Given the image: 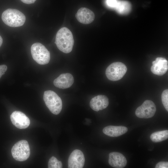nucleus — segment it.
<instances>
[{
	"label": "nucleus",
	"mask_w": 168,
	"mask_h": 168,
	"mask_svg": "<svg viewBox=\"0 0 168 168\" xmlns=\"http://www.w3.org/2000/svg\"><path fill=\"white\" fill-rule=\"evenodd\" d=\"M55 43L61 51L67 54L70 53L74 44L72 32L67 27L61 28L57 33Z\"/></svg>",
	"instance_id": "1"
},
{
	"label": "nucleus",
	"mask_w": 168,
	"mask_h": 168,
	"mask_svg": "<svg viewBox=\"0 0 168 168\" xmlns=\"http://www.w3.org/2000/svg\"><path fill=\"white\" fill-rule=\"evenodd\" d=\"M2 19L7 26L11 27H17L24 25L26 17L24 14L19 10L9 8L3 12Z\"/></svg>",
	"instance_id": "2"
},
{
	"label": "nucleus",
	"mask_w": 168,
	"mask_h": 168,
	"mask_svg": "<svg viewBox=\"0 0 168 168\" xmlns=\"http://www.w3.org/2000/svg\"><path fill=\"white\" fill-rule=\"evenodd\" d=\"M43 99L46 106L52 113L57 115L60 112L62 107V101L55 92L51 90L45 91Z\"/></svg>",
	"instance_id": "3"
},
{
	"label": "nucleus",
	"mask_w": 168,
	"mask_h": 168,
	"mask_svg": "<svg viewBox=\"0 0 168 168\" xmlns=\"http://www.w3.org/2000/svg\"><path fill=\"white\" fill-rule=\"evenodd\" d=\"M31 53L33 59L40 64H47L50 61L49 52L40 43L33 44L31 47Z\"/></svg>",
	"instance_id": "4"
},
{
	"label": "nucleus",
	"mask_w": 168,
	"mask_h": 168,
	"mask_svg": "<svg viewBox=\"0 0 168 168\" xmlns=\"http://www.w3.org/2000/svg\"><path fill=\"white\" fill-rule=\"evenodd\" d=\"M11 153L13 158L16 161H22L27 159L30 154V150L28 142L21 140L13 146Z\"/></svg>",
	"instance_id": "5"
},
{
	"label": "nucleus",
	"mask_w": 168,
	"mask_h": 168,
	"mask_svg": "<svg viewBox=\"0 0 168 168\" xmlns=\"http://www.w3.org/2000/svg\"><path fill=\"white\" fill-rule=\"evenodd\" d=\"M127 70L126 66L120 62H115L111 64L107 68L106 75L109 80L115 81L121 79Z\"/></svg>",
	"instance_id": "6"
},
{
	"label": "nucleus",
	"mask_w": 168,
	"mask_h": 168,
	"mask_svg": "<svg viewBox=\"0 0 168 168\" xmlns=\"http://www.w3.org/2000/svg\"><path fill=\"white\" fill-rule=\"evenodd\" d=\"M156 111V107L154 102L147 100L136 109L135 114L139 118L148 119L152 117Z\"/></svg>",
	"instance_id": "7"
},
{
	"label": "nucleus",
	"mask_w": 168,
	"mask_h": 168,
	"mask_svg": "<svg viewBox=\"0 0 168 168\" xmlns=\"http://www.w3.org/2000/svg\"><path fill=\"white\" fill-rule=\"evenodd\" d=\"M10 119L12 124L19 129L26 128L30 124L29 118L20 111H16L12 112L10 115Z\"/></svg>",
	"instance_id": "8"
},
{
	"label": "nucleus",
	"mask_w": 168,
	"mask_h": 168,
	"mask_svg": "<svg viewBox=\"0 0 168 168\" xmlns=\"http://www.w3.org/2000/svg\"><path fill=\"white\" fill-rule=\"evenodd\" d=\"M85 157L83 152L80 150H74L70 154L68 161L69 168H82L85 163Z\"/></svg>",
	"instance_id": "9"
},
{
	"label": "nucleus",
	"mask_w": 168,
	"mask_h": 168,
	"mask_svg": "<svg viewBox=\"0 0 168 168\" xmlns=\"http://www.w3.org/2000/svg\"><path fill=\"white\" fill-rule=\"evenodd\" d=\"M151 70L155 75L162 76L165 74L168 69V63L166 59L162 57L157 58L152 63Z\"/></svg>",
	"instance_id": "10"
},
{
	"label": "nucleus",
	"mask_w": 168,
	"mask_h": 168,
	"mask_svg": "<svg viewBox=\"0 0 168 168\" xmlns=\"http://www.w3.org/2000/svg\"><path fill=\"white\" fill-rule=\"evenodd\" d=\"M72 75L69 73L60 74L54 81V84L56 87L64 89L71 87L74 82Z\"/></svg>",
	"instance_id": "11"
},
{
	"label": "nucleus",
	"mask_w": 168,
	"mask_h": 168,
	"mask_svg": "<svg viewBox=\"0 0 168 168\" xmlns=\"http://www.w3.org/2000/svg\"><path fill=\"white\" fill-rule=\"evenodd\" d=\"M76 17L80 22L83 24H89L94 20L95 15L89 9L85 7L79 9L76 14Z\"/></svg>",
	"instance_id": "12"
},
{
	"label": "nucleus",
	"mask_w": 168,
	"mask_h": 168,
	"mask_svg": "<svg viewBox=\"0 0 168 168\" xmlns=\"http://www.w3.org/2000/svg\"><path fill=\"white\" fill-rule=\"evenodd\" d=\"M109 163L111 166L116 168H123L126 165L127 161L121 153L113 152L109 154Z\"/></svg>",
	"instance_id": "13"
},
{
	"label": "nucleus",
	"mask_w": 168,
	"mask_h": 168,
	"mask_svg": "<svg viewBox=\"0 0 168 168\" xmlns=\"http://www.w3.org/2000/svg\"><path fill=\"white\" fill-rule=\"evenodd\" d=\"M109 104V99L105 96L99 95L93 98L90 102L91 108L98 111L106 108Z\"/></svg>",
	"instance_id": "14"
},
{
	"label": "nucleus",
	"mask_w": 168,
	"mask_h": 168,
	"mask_svg": "<svg viewBox=\"0 0 168 168\" xmlns=\"http://www.w3.org/2000/svg\"><path fill=\"white\" fill-rule=\"evenodd\" d=\"M127 128L123 126H109L105 127L103 133L105 135L111 137H117L126 133Z\"/></svg>",
	"instance_id": "15"
},
{
	"label": "nucleus",
	"mask_w": 168,
	"mask_h": 168,
	"mask_svg": "<svg viewBox=\"0 0 168 168\" xmlns=\"http://www.w3.org/2000/svg\"><path fill=\"white\" fill-rule=\"evenodd\" d=\"M115 9L119 14H126L130 11L131 5L128 1L118 0Z\"/></svg>",
	"instance_id": "16"
},
{
	"label": "nucleus",
	"mask_w": 168,
	"mask_h": 168,
	"mask_svg": "<svg viewBox=\"0 0 168 168\" xmlns=\"http://www.w3.org/2000/svg\"><path fill=\"white\" fill-rule=\"evenodd\" d=\"M168 138V131L164 130L154 132L150 137L151 140L153 142H161L167 139Z\"/></svg>",
	"instance_id": "17"
},
{
	"label": "nucleus",
	"mask_w": 168,
	"mask_h": 168,
	"mask_svg": "<svg viewBox=\"0 0 168 168\" xmlns=\"http://www.w3.org/2000/svg\"><path fill=\"white\" fill-rule=\"evenodd\" d=\"M62 166V162L55 157L53 156L49 159L48 163L49 168H61Z\"/></svg>",
	"instance_id": "18"
},
{
	"label": "nucleus",
	"mask_w": 168,
	"mask_h": 168,
	"mask_svg": "<svg viewBox=\"0 0 168 168\" xmlns=\"http://www.w3.org/2000/svg\"><path fill=\"white\" fill-rule=\"evenodd\" d=\"M161 100L162 104L166 109L168 111V90H164L161 94Z\"/></svg>",
	"instance_id": "19"
},
{
	"label": "nucleus",
	"mask_w": 168,
	"mask_h": 168,
	"mask_svg": "<svg viewBox=\"0 0 168 168\" xmlns=\"http://www.w3.org/2000/svg\"><path fill=\"white\" fill-rule=\"evenodd\" d=\"M118 1V0H107L106 3L109 7L115 8Z\"/></svg>",
	"instance_id": "20"
},
{
	"label": "nucleus",
	"mask_w": 168,
	"mask_h": 168,
	"mask_svg": "<svg viewBox=\"0 0 168 168\" xmlns=\"http://www.w3.org/2000/svg\"><path fill=\"white\" fill-rule=\"evenodd\" d=\"M156 168H168V162H160L158 163L156 165Z\"/></svg>",
	"instance_id": "21"
},
{
	"label": "nucleus",
	"mask_w": 168,
	"mask_h": 168,
	"mask_svg": "<svg viewBox=\"0 0 168 168\" xmlns=\"http://www.w3.org/2000/svg\"><path fill=\"white\" fill-rule=\"evenodd\" d=\"M7 69V67L5 65H0V78L2 76L5 74Z\"/></svg>",
	"instance_id": "22"
},
{
	"label": "nucleus",
	"mask_w": 168,
	"mask_h": 168,
	"mask_svg": "<svg viewBox=\"0 0 168 168\" xmlns=\"http://www.w3.org/2000/svg\"><path fill=\"white\" fill-rule=\"evenodd\" d=\"M23 2L27 4H30L34 3L36 0H21Z\"/></svg>",
	"instance_id": "23"
},
{
	"label": "nucleus",
	"mask_w": 168,
	"mask_h": 168,
	"mask_svg": "<svg viewBox=\"0 0 168 168\" xmlns=\"http://www.w3.org/2000/svg\"><path fill=\"white\" fill-rule=\"evenodd\" d=\"M3 43V40L1 37V36L0 35V47L1 46L2 44Z\"/></svg>",
	"instance_id": "24"
}]
</instances>
